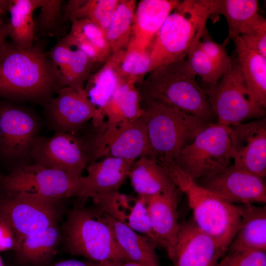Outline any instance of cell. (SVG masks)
Returning a JSON list of instances; mask_svg holds the SVG:
<instances>
[{
    "label": "cell",
    "instance_id": "obj_1",
    "mask_svg": "<svg viewBox=\"0 0 266 266\" xmlns=\"http://www.w3.org/2000/svg\"><path fill=\"white\" fill-rule=\"evenodd\" d=\"M64 87L47 53L5 42L0 48V97L46 102Z\"/></svg>",
    "mask_w": 266,
    "mask_h": 266
},
{
    "label": "cell",
    "instance_id": "obj_2",
    "mask_svg": "<svg viewBox=\"0 0 266 266\" xmlns=\"http://www.w3.org/2000/svg\"><path fill=\"white\" fill-rule=\"evenodd\" d=\"M136 84L140 104L154 103L175 108L205 122L215 115L204 90L186 59L156 68Z\"/></svg>",
    "mask_w": 266,
    "mask_h": 266
},
{
    "label": "cell",
    "instance_id": "obj_3",
    "mask_svg": "<svg viewBox=\"0 0 266 266\" xmlns=\"http://www.w3.org/2000/svg\"><path fill=\"white\" fill-rule=\"evenodd\" d=\"M214 0H184L167 17L150 48V71L186 59L189 50L208 33Z\"/></svg>",
    "mask_w": 266,
    "mask_h": 266
},
{
    "label": "cell",
    "instance_id": "obj_4",
    "mask_svg": "<svg viewBox=\"0 0 266 266\" xmlns=\"http://www.w3.org/2000/svg\"><path fill=\"white\" fill-rule=\"evenodd\" d=\"M164 168L176 187L186 195L195 224L226 252L240 221L238 205L199 185L176 164Z\"/></svg>",
    "mask_w": 266,
    "mask_h": 266
},
{
    "label": "cell",
    "instance_id": "obj_5",
    "mask_svg": "<svg viewBox=\"0 0 266 266\" xmlns=\"http://www.w3.org/2000/svg\"><path fill=\"white\" fill-rule=\"evenodd\" d=\"M141 106L154 157L162 167L175 163L184 148L212 123L161 104Z\"/></svg>",
    "mask_w": 266,
    "mask_h": 266
},
{
    "label": "cell",
    "instance_id": "obj_6",
    "mask_svg": "<svg viewBox=\"0 0 266 266\" xmlns=\"http://www.w3.org/2000/svg\"><path fill=\"white\" fill-rule=\"evenodd\" d=\"M61 230L65 247L71 255L98 263L129 260L118 246L111 228L94 207H74Z\"/></svg>",
    "mask_w": 266,
    "mask_h": 266
},
{
    "label": "cell",
    "instance_id": "obj_7",
    "mask_svg": "<svg viewBox=\"0 0 266 266\" xmlns=\"http://www.w3.org/2000/svg\"><path fill=\"white\" fill-rule=\"evenodd\" d=\"M229 128L211 123L180 153L175 163L194 181L212 177L231 166Z\"/></svg>",
    "mask_w": 266,
    "mask_h": 266
},
{
    "label": "cell",
    "instance_id": "obj_8",
    "mask_svg": "<svg viewBox=\"0 0 266 266\" xmlns=\"http://www.w3.org/2000/svg\"><path fill=\"white\" fill-rule=\"evenodd\" d=\"M5 193H24L43 198L63 200L71 197L83 199L84 176L34 164H23L9 174L0 176Z\"/></svg>",
    "mask_w": 266,
    "mask_h": 266
},
{
    "label": "cell",
    "instance_id": "obj_9",
    "mask_svg": "<svg viewBox=\"0 0 266 266\" xmlns=\"http://www.w3.org/2000/svg\"><path fill=\"white\" fill-rule=\"evenodd\" d=\"M231 69L212 87L203 88L217 123L230 127L265 117L266 108L251 98L236 59Z\"/></svg>",
    "mask_w": 266,
    "mask_h": 266
},
{
    "label": "cell",
    "instance_id": "obj_10",
    "mask_svg": "<svg viewBox=\"0 0 266 266\" xmlns=\"http://www.w3.org/2000/svg\"><path fill=\"white\" fill-rule=\"evenodd\" d=\"M61 200L24 193H6L0 198V217L13 230L16 246L25 237L58 224Z\"/></svg>",
    "mask_w": 266,
    "mask_h": 266
},
{
    "label": "cell",
    "instance_id": "obj_11",
    "mask_svg": "<svg viewBox=\"0 0 266 266\" xmlns=\"http://www.w3.org/2000/svg\"><path fill=\"white\" fill-rule=\"evenodd\" d=\"M88 140L90 163L107 157L132 163L142 157L155 160L147 128L141 117L115 127L94 129V132L88 136Z\"/></svg>",
    "mask_w": 266,
    "mask_h": 266
},
{
    "label": "cell",
    "instance_id": "obj_12",
    "mask_svg": "<svg viewBox=\"0 0 266 266\" xmlns=\"http://www.w3.org/2000/svg\"><path fill=\"white\" fill-rule=\"evenodd\" d=\"M30 158L35 165L80 177L90 163L87 137L65 132H57L50 137L37 135Z\"/></svg>",
    "mask_w": 266,
    "mask_h": 266
},
{
    "label": "cell",
    "instance_id": "obj_13",
    "mask_svg": "<svg viewBox=\"0 0 266 266\" xmlns=\"http://www.w3.org/2000/svg\"><path fill=\"white\" fill-rule=\"evenodd\" d=\"M33 112L9 103L0 104V159L30 158L32 145L40 128Z\"/></svg>",
    "mask_w": 266,
    "mask_h": 266
},
{
    "label": "cell",
    "instance_id": "obj_14",
    "mask_svg": "<svg viewBox=\"0 0 266 266\" xmlns=\"http://www.w3.org/2000/svg\"><path fill=\"white\" fill-rule=\"evenodd\" d=\"M49 125L57 132L74 133L91 120L94 128L104 122L101 112L88 99L85 91L66 86L60 89L56 97L46 103Z\"/></svg>",
    "mask_w": 266,
    "mask_h": 266
},
{
    "label": "cell",
    "instance_id": "obj_15",
    "mask_svg": "<svg viewBox=\"0 0 266 266\" xmlns=\"http://www.w3.org/2000/svg\"><path fill=\"white\" fill-rule=\"evenodd\" d=\"M234 166L262 178L266 176V117L228 127Z\"/></svg>",
    "mask_w": 266,
    "mask_h": 266
},
{
    "label": "cell",
    "instance_id": "obj_16",
    "mask_svg": "<svg viewBox=\"0 0 266 266\" xmlns=\"http://www.w3.org/2000/svg\"><path fill=\"white\" fill-rule=\"evenodd\" d=\"M196 182L235 204L266 203L265 178L233 165L212 177Z\"/></svg>",
    "mask_w": 266,
    "mask_h": 266
},
{
    "label": "cell",
    "instance_id": "obj_17",
    "mask_svg": "<svg viewBox=\"0 0 266 266\" xmlns=\"http://www.w3.org/2000/svg\"><path fill=\"white\" fill-rule=\"evenodd\" d=\"M91 199L99 211L148 236L158 245L147 209V197L133 198L115 190L98 194Z\"/></svg>",
    "mask_w": 266,
    "mask_h": 266
},
{
    "label": "cell",
    "instance_id": "obj_18",
    "mask_svg": "<svg viewBox=\"0 0 266 266\" xmlns=\"http://www.w3.org/2000/svg\"><path fill=\"white\" fill-rule=\"evenodd\" d=\"M225 253L213 238L189 220L180 224L170 261L173 266H217Z\"/></svg>",
    "mask_w": 266,
    "mask_h": 266
},
{
    "label": "cell",
    "instance_id": "obj_19",
    "mask_svg": "<svg viewBox=\"0 0 266 266\" xmlns=\"http://www.w3.org/2000/svg\"><path fill=\"white\" fill-rule=\"evenodd\" d=\"M178 188L147 198V206L152 230L158 246L170 260L175 247L180 224L178 222Z\"/></svg>",
    "mask_w": 266,
    "mask_h": 266
},
{
    "label": "cell",
    "instance_id": "obj_20",
    "mask_svg": "<svg viewBox=\"0 0 266 266\" xmlns=\"http://www.w3.org/2000/svg\"><path fill=\"white\" fill-rule=\"evenodd\" d=\"M178 0H141L136 6L131 40L127 48L150 50L152 43Z\"/></svg>",
    "mask_w": 266,
    "mask_h": 266
},
{
    "label": "cell",
    "instance_id": "obj_21",
    "mask_svg": "<svg viewBox=\"0 0 266 266\" xmlns=\"http://www.w3.org/2000/svg\"><path fill=\"white\" fill-rule=\"evenodd\" d=\"M133 163L111 157L90 163L87 167V175L84 176L83 200L100 193L118 190L128 177Z\"/></svg>",
    "mask_w": 266,
    "mask_h": 266
},
{
    "label": "cell",
    "instance_id": "obj_22",
    "mask_svg": "<svg viewBox=\"0 0 266 266\" xmlns=\"http://www.w3.org/2000/svg\"><path fill=\"white\" fill-rule=\"evenodd\" d=\"M240 221L227 252L266 251V205H238Z\"/></svg>",
    "mask_w": 266,
    "mask_h": 266
},
{
    "label": "cell",
    "instance_id": "obj_23",
    "mask_svg": "<svg viewBox=\"0 0 266 266\" xmlns=\"http://www.w3.org/2000/svg\"><path fill=\"white\" fill-rule=\"evenodd\" d=\"M235 58L252 99L266 108V57L250 47L239 36L231 39Z\"/></svg>",
    "mask_w": 266,
    "mask_h": 266
},
{
    "label": "cell",
    "instance_id": "obj_24",
    "mask_svg": "<svg viewBox=\"0 0 266 266\" xmlns=\"http://www.w3.org/2000/svg\"><path fill=\"white\" fill-rule=\"evenodd\" d=\"M100 213L111 228L118 246L129 260L142 266H161L155 250L158 245L151 239Z\"/></svg>",
    "mask_w": 266,
    "mask_h": 266
},
{
    "label": "cell",
    "instance_id": "obj_25",
    "mask_svg": "<svg viewBox=\"0 0 266 266\" xmlns=\"http://www.w3.org/2000/svg\"><path fill=\"white\" fill-rule=\"evenodd\" d=\"M62 239V230L57 224L42 232L25 237L14 251L17 260L22 265L46 266L56 255Z\"/></svg>",
    "mask_w": 266,
    "mask_h": 266
},
{
    "label": "cell",
    "instance_id": "obj_26",
    "mask_svg": "<svg viewBox=\"0 0 266 266\" xmlns=\"http://www.w3.org/2000/svg\"><path fill=\"white\" fill-rule=\"evenodd\" d=\"M128 177L137 196L148 198L177 188L157 161L145 157L133 163Z\"/></svg>",
    "mask_w": 266,
    "mask_h": 266
},
{
    "label": "cell",
    "instance_id": "obj_27",
    "mask_svg": "<svg viewBox=\"0 0 266 266\" xmlns=\"http://www.w3.org/2000/svg\"><path fill=\"white\" fill-rule=\"evenodd\" d=\"M143 112L135 85L121 83L101 110L104 120L100 127H115L138 119Z\"/></svg>",
    "mask_w": 266,
    "mask_h": 266
},
{
    "label": "cell",
    "instance_id": "obj_28",
    "mask_svg": "<svg viewBox=\"0 0 266 266\" xmlns=\"http://www.w3.org/2000/svg\"><path fill=\"white\" fill-rule=\"evenodd\" d=\"M259 11L257 0H214L212 15L225 18L228 26L227 42L248 31L262 16Z\"/></svg>",
    "mask_w": 266,
    "mask_h": 266
},
{
    "label": "cell",
    "instance_id": "obj_29",
    "mask_svg": "<svg viewBox=\"0 0 266 266\" xmlns=\"http://www.w3.org/2000/svg\"><path fill=\"white\" fill-rule=\"evenodd\" d=\"M124 51L111 53L101 67L92 74L86 82L84 89L87 96L92 105L101 112L122 83L118 73V66Z\"/></svg>",
    "mask_w": 266,
    "mask_h": 266
},
{
    "label": "cell",
    "instance_id": "obj_30",
    "mask_svg": "<svg viewBox=\"0 0 266 266\" xmlns=\"http://www.w3.org/2000/svg\"><path fill=\"white\" fill-rule=\"evenodd\" d=\"M41 2V0L8 1V36L17 47L28 49L33 46L35 35L33 15L35 9L39 8Z\"/></svg>",
    "mask_w": 266,
    "mask_h": 266
},
{
    "label": "cell",
    "instance_id": "obj_31",
    "mask_svg": "<svg viewBox=\"0 0 266 266\" xmlns=\"http://www.w3.org/2000/svg\"><path fill=\"white\" fill-rule=\"evenodd\" d=\"M119 0H70L67 2L63 18L65 22L87 19L105 32Z\"/></svg>",
    "mask_w": 266,
    "mask_h": 266
},
{
    "label": "cell",
    "instance_id": "obj_32",
    "mask_svg": "<svg viewBox=\"0 0 266 266\" xmlns=\"http://www.w3.org/2000/svg\"><path fill=\"white\" fill-rule=\"evenodd\" d=\"M135 0H119L105 33L111 53L125 50L132 35Z\"/></svg>",
    "mask_w": 266,
    "mask_h": 266
},
{
    "label": "cell",
    "instance_id": "obj_33",
    "mask_svg": "<svg viewBox=\"0 0 266 266\" xmlns=\"http://www.w3.org/2000/svg\"><path fill=\"white\" fill-rule=\"evenodd\" d=\"M150 50L127 48L120 60L118 73L121 82L136 85L150 72Z\"/></svg>",
    "mask_w": 266,
    "mask_h": 266
},
{
    "label": "cell",
    "instance_id": "obj_34",
    "mask_svg": "<svg viewBox=\"0 0 266 266\" xmlns=\"http://www.w3.org/2000/svg\"><path fill=\"white\" fill-rule=\"evenodd\" d=\"M63 2L61 0H41L39 13L34 22L35 35L37 33L51 36L63 35L65 22L61 11Z\"/></svg>",
    "mask_w": 266,
    "mask_h": 266
},
{
    "label": "cell",
    "instance_id": "obj_35",
    "mask_svg": "<svg viewBox=\"0 0 266 266\" xmlns=\"http://www.w3.org/2000/svg\"><path fill=\"white\" fill-rule=\"evenodd\" d=\"M95 64L81 51L77 49L72 50L68 65L61 75L63 86L84 91V85L92 74L91 70Z\"/></svg>",
    "mask_w": 266,
    "mask_h": 266
},
{
    "label": "cell",
    "instance_id": "obj_36",
    "mask_svg": "<svg viewBox=\"0 0 266 266\" xmlns=\"http://www.w3.org/2000/svg\"><path fill=\"white\" fill-rule=\"evenodd\" d=\"M186 60L195 74L206 83L214 86L224 74L201 49L199 41L189 51Z\"/></svg>",
    "mask_w": 266,
    "mask_h": 266
},
{
    "label": "cell",
    "instance_id": "obj_37",
    "mask_svg": "<svg viewBox=\"0 0 266 266\" xmlns=\"http://www.w3.org/2000/svg\"><path fill=\"white\" fill-rule=\"evenodd\" d=\"M69 32L91 43L107 58L111 55L105 32L93 22L87 19L74 21Z\"/></svg>",
    "mask_w": 266,
    "mask_h": 266
},
{
    "label": "cell",
    "instance_id": "obj_38",
    "mask_svg": "<svg viewBox=\"0 0 266 266\" xmlns=\"http://www.w3.org/2000/svg\"><path fill=\"white\" fill-rule=\"evenodd\" d=\"M217 266H266V251L227 252Z\"/></svg>",
    "mask_w": 266,
    "mask_h": 266
},
{
    "label": "cell",
    "instance_id": "obj_39",
    "mask_svg": "<svg viewBox=\"0 0 266 266\" xmlns=\"http://www.w3.org/2000/svg\"><path fill=\"white\" fill-rule=\"evenodd\" d=\"M201 38L202 40L199 41V44L202 50L224 74L229 71L233 66V60L227 51L226 42H216L209 38L208 33Z\"/></svg>",
    "mask_w": 266,
    "mask_h": 266
},
{
    "label": "cell",
    "instance_id": "obj_40",
    "mask_svg": "<svg viewBox=\"0 0 266 266\" xmlns=\"http://www.w3.org/2000/svg\"><path fill=\"white\" fill-rule=\"evenodd\" d=\"M240 36L250 47L266 57V20L262 15L248 31Z\"/></svg>",
    "mask_w": 266,
    "mask_h": 266
},
{
    "label": "cell",
    "instance_id": "obj_41",
    "mask_svg": "<svg viewBox=\"0 0 266 266\" xmlns=\"http://www.w3.org/2000/svg\"><path fill=\"white\" fill-rule=\"evenodd\" d=\"M72 50L70 47L60 39L47 53L52 62L59 69L61 76L68 65Z\"/></svg>",
    "mask_w": 266,
    "mask_h": 266
},
{
    "label": "cell",
    "instance_id": "obj_42",
    "mask_svg": "<svg viewBox=\"0 0 266 266\" xmlns=\"http://www.w3.org/2000/svg\"><path fill=\"white\" fill-rule=\"evenodd\" d=\"M16 238L10 226L2 218L0 217V252L14 250Z\"/></svg>",
    "mask_w": 266,
    "mask_h": 266
},
{
    "label": "cell",
    "instance_id": "obj_43",
    "mask_svg": "<svg viewBox=\"0 0 266 266\" xmlns=\"http://www.w3.org/2000/svg\"><path fill=\"white\" fill-rule=\"evenodd\" d=\"M46 266H100V264L89 260L80 261L75 259H68L53 264H49Z\"/></svg>",
    "mask_w": 266,
    "mask_h": 266
},
{
    "label": "cell",
    "instance_id": "obj_44",
    "mask_svg": "<svg viewBox=\"0 0 266 266\" xmlns=\"http://www.w3.org/2000/svg\"><path fill=\"white\" fill-rule=\"evenodd\" d=\"M99 264L100 266H142L130 260L106 261Z\"/></svg>",
    "mask_w": 266,
    "mask_h": 266
},
{
    "label": "cell",
    "instance_id": "obj_45",
    "mask_svg": "<svg viewBox=\"0 0 266 266\" xmlns=\"http://www.w3.org/2000/svg\"><path fill=\"white\" fill-rule=\"evenodd\" d=\"M8 24L0 25V48L6 41V38L8 36Z\"/></svg>",
    "mask_w": 266,
    "mask_h": 266
},
{
    "label": "cell",
    "instance_id": "obj_46",
    "mask_svg": "<svg viewBox=\"0 0 266 266\" xmlns=\"http://www.w3.org/2000/svg\"><path fill=\"white\" fill-rule=\"evenodd\" d=\"M8 1L0 0V16L3 14L6 10H8Z\"/></svg>",
    "mask_w": 266,
    "mask_h": 266
},
{
    "label": "cell",
    "instance_id": "obj_47",
    "mask_svg": "<svg viewBox=\"0 0 266 266\" xmlns=\"http://www.w3.org/2000/svg\"><path fill=\"white\" fill-rule=\"evenodd\" d=\"M0 266H4L0 255Z\"/></svg>",
    "mask_w": 266,
    "mask_h": 266
}]
</instances>
